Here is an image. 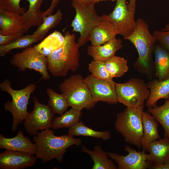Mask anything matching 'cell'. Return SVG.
<instances>
[{"label": "cell", "instance_id": "cell-1", "mask_svg": "<svg viewBox=\"0 0 169 169\" xmlns=\"http://www.w3.org/2000/svg\"><path fill=\"white\" fill-rule=\"evenodd\" d=\"M54 133L53 130L48 129L38 131L33 137L36 146V157L41 159L43 163L54 159L62 163L68 148L74 145L79 146L82 144L80 139L69 134L56 136Z\"/></svg>", "mask_w": 169, "mask_h": 169}, {"label": "cell", "instance_id": "cell-2", "mask_svg": "<svg viewBox=\"0 0 169 169\" xmlns=\"http://www.w3.org/2000/svg\"><path fill=\"white\" fill-rule=\"evenodd\" d=\"M62 44L47 57L48 70L54 77L66 76L68 72L75 71L79 65V47L74 34L66 31Z\"/></svg>", "mask_w": 169, "mask_h": 169}, {"label": "cell", "instance_id": "cell-3", "mask_svg": "<svg viewBox=\"0 0 169 169\" xmlns=\"http://www.w3.org/2000/svg\"><path fill=\"white\" fill-rule=\"evenodd\" d=\"M125 39L129 40L135 46L139 57L134 65L139 70L146 74L151 70L152 55L157 40L150 33L147 23L142 18L136 21L133 33Z\"/></svg>", "mask_w": 169, "mask_h": 169}, {"label": "cell", "instance_id": "cell-4", "mask_svg": "<svg viewBox=\"0 0 169 169\" xmlns=\"http://www.w3.org/2000/svg\"><path fill=\"white\" fill-rule=\"evenodd\" d=\"M144 106L131 108L127 107L117 113L115 126L127 142L141 147L143 136L142 113Z\"/></svg>", "mask_w": 169, "mask_h": 169}, {"label": "cell", "instance_id": "cell-5", "mask_svg": "<svg viewBox=\"0 0 169 169\" xmlns=\"http://www.w3.org/2000/svg\"><path fill=\"white\" fill-rule=\"evenodd\" d=\"M62 94L65 97L69 106L81 111L94 107L96 104L83 76L79 74L65 79L59 85Z\"/></svg>", "mask_w": 169, "mask_h": 169}, {"label": "cell", "instance_id": "cell-6", "mask_svg": "<svg viewBox=\"0 0 169 169\" xmlns=\"http://www.w3.org/2000/svg\"><path fill=\"white\" fill-rule=\"evenodd\" d=\"M0 88L1 90L8 93L12 98L11 101L5 103L4 107L5 110L9 111L13 116L11 130L15 131L28 113L27 105L31 95L36 89V85L29 84L24 88L15 90L11 87L10 79H6L0 83Z\"/></svg>", "mask_w": 169, "mask_h": 169}, {"label": "cell", "instance_id": "cell-7", "mask_svg": "<svg viewBox=\"0 0 169 169\" xmlns=\"http://www.w3.org/2000/svg\"><path fill=\"white\" fill-rule=\"evenodd\" d=\"M71 5L75 9L76 14L71 26L73 32L80 34L77 43L80 47L90 40L91 31L104 18L103 16H100L96 13L95 4H84L72 2Z\"/></svg>", "mask_w": 169, "mask_h": 169}, {"label": "cell", "instance_id": "cell-8", "mask_svg": "<svg viewBox=\"0 0 169 169\" xmlns=\"http://www.w3.org/2000/svg\"><path fill=\"white\" fill-rule=\"evenodd\" d=\"M118 102L127 107L144 106L149 97L150 91L142 79L133 78L124 83L115 84Z\"/></svg>", "mask_w": 169, "mask_h": 169}, {"label": "cell", "instance_id": "cell-9", "mask_svg": "<svg viewBox=\"0 0 169 169\" xmlns=\"http://www.w3.org/2000/svg\"><path fill=\"white\" fill-rule=\"evenodd\" d=\"M10 62L19 71L25 72L26 69H33L42 75L40 79L47 80L50 79L47 57L39 53L33 47L24 49L21 52L15 54Z\"/></svg>", "mask_w": 169, "mask_h": 169}, {"label": "cell", "instance_id": "cell-10", "mask_svg": "<svg viewBox=\"0 0 169 169\" xmlns=\"http://www.w3.org/2000/svg\"><path fill=\"white\" fill-rule=\"evenodd\" d=\"M113 11L108 15L103 14L104 19L110 22L118 34L125 39L134 31L136 25L135 19V11L129 10L126 0H118Z\"/></svg>", "mask_w": 169, "mask_h": 169}, {"label": "cell", "instance_id": "cell-11", "mask_svg": "<svg viewBox=\"0 0 169 169\" xmlns=\"http://www.w3.org/2000/svg\"><path fill=\"white\" fill-rule=\"evenodd\" d=\"M34 108L28 113L23 121V127L27 133L35 136L38 130L51 128L54 114L47 105L40 103L33 95Z\"/></svg>", "mask_w": 169, "mask_h": 169}, {"label": "cell", "instance_id": "cell-12", "mask_svg": "<svg viewBox=\"0 0 169 169\" xmlns=\"http://www.w3.org/2000/svg\"><path fill=\"white\" fill-rule=\"evenodd\" d=\"M84 80L96 103L99 101H102L112 105L118 102L116 83L113 80L98 79L91 74L88 75L84 79Z\"/></svg>", "mask_w": 169, "mask_h": 169}, {"label": "cell", "instance_id": "cell-13", "mask_svg": "<svg viewBox=\"0 0 169 169\" xmlns=\"http://www.w3.org/2000/svg\"><path fill=\"white\" fill-rule=\"evenodd\" d=\"M125 150L128 154L124 156L112 152H107L108 155L117 165L118 169H146L152 165L148 154L142 150L137 151L129 146H125Z\"/></svg>", "mask_w": 169, "mask_h": 169}, {"label": "cell", "instance_id": "cell-14", "mask_svg": "<svg viewBox=\"0 0 169 169\" xmlns=\"http://www.w3.org/2000/svg\"><path fill=\"white\" fill-rule=\"evenodd\" d=\"M36 156L26 153L6 150L0 153V169H23L33 166Z\"/></svg>", "mask_w": 169, "mask_h": 169}, {"label": "cell", "instance_id": "cell-15", "mask_svg": "<svg viewBox=\"0 0 169 169\" xmlns=\"http://www.w3.org/2000/svg\"><path fill=\"white\" fill-rule=\"evenodd\" d=\"M0 148L6 150L18 151L35 155L36 153L35 143L24 136L19 130L14 137L7 138L0 134Z\"/></svg>", "mask_w": 169, "mask_h": 169}, {"label": "cell", "instance_id": "cell-16", "mask_svg": "<svg viewBox=\"0 0 169 169\" xmlns=\"http://www.w3.org/2000/svg\"><path fill=\"white\" fill-rule=\"evenodd\" d=\"M123 47L122 40L115 38L100 46H89L87 49V54L93 60L105 62L115 56L116 52Z\"/></svg>", "mask_w": 169, "mask_h": 169}, {"label": "cell", "instance_id": "cell-17", "mask_svg": "<svg viewBox=\"0 0 169 169\" xmlns=\"http://www.w3.org/2000/svg\"><path fill=\"white\" fill-rule=\"evenodd\" d=\"M21 32L25 33L21 15L0 10V34L6 35Z\"/></svg>", "mask_w": 169, "mask_h": 169}, {"label": "cell", "instance_id": "cell-18", "mask_svg": "<svg viewBox=\"0 0 169 169\" xmlns=\"http://www.w3.org/2000/svg\"><path fill=\"white\" fill-rule=\"evenodd\" d=\"M142 120L143 134L141 147L143 150L148 152L150 144L161 139L158 131V122L149 112L144 111Z\"/></svg>", "mask_w": 169, "mask_h": 169}, {"label": "cell", "instance_id": "cell-19", "mask_svg": "<svg viewBox=\"0 0 169 169\" xmlns=\"http://www.w3.org/2000/svg\"><path fill=\"white\" fill-rule=\"evenodd\" d=\"M117 34L114 25L110 22L104 19L92 30L89 41L92 46H100L115 38Z\"/></svg>", "mask_w": 169, "mask_h": 169}, {"label": "cell", "instance_id": "cell-20", "mask_svg": "<svg viewBox=\"0 0 169 169\" xmlns=\"http://www.w3.org/2000/svg\"><path fill=\"white\" fill-rule=\"evenodd\" d=\"M148 152L153 166L169 162V138L164 137L152 142Z\"/></svg>", "mask_w": 169, "mask_h": 169}, {"label": "cell", "instance_id": "cell-21", "mask_svg": "<svg viewBox=\"0 0 169 169\" xmlns=\"http://www.w3.org/2000/svg\"><path fill=\"white\" fill-rule=\"evenodd\" d=\"M29 3L28 8L21 15L24 26L25 33L32 27L39 26L43 23L44 12L40 7L44 0H25Z\"/></svg>", "mask_w": 169, "mask_h": 169}, {"label": "cell", "instance_id": "cell-22", "mask_svg": "<svg viewBox=\"0 0 169 169\" xmlns=\"http://www.w3.org/2000/svg\"><path fill=\"white\" fill-rule=\"evenodd\" d=\"M154 53L156 77L159 80L169 79V51L159 44L156 43Z\"/></svg>", "mask_w": 169, "mask_h": 169}, {"label": "cell", "instance_id": "cell-23", "mask_svg": "<svg viewBox=\"0 0 169 169\" xmlns=\"http://www.w3.org/2000/svg\"><path fill=\"white\" fill-rule=\"evenodd\" d=\"M82 151L90 156L94 162L92 169H117V166L112 159L109 158L107 152L103 150L99 145H96L93 150H90L84 146Z\"/></svg>", "mask_w": 169, "mask_h": 169}, {"label": "cell", "instance_id": "cell-24", "mask_svg": "<svg viewBox=\"0 0 169 169\" xmlns=\"http://www.w3.org/2000/svg\"><path fill=\"white\" fill-rule=\"evenodd\" d=\"M147 86L150 91L146 102L148 108L156 105V101L160 99L169 98V79L163 80L154 79L149 82Z\"/></svg>", "mask_w": 169, "mask_h": 169}, {"label": "cell", "instance_id": "cell-25", "mask_svg": "<svg viewBox=\"0 0 169 169\" xmlns=\"http://www.w3.org/2000/svg\"><path fill=\"white\" fill-rule=\"evenodd\" d=\"M81 116V111L71 108L62 115L53 119L51 128L53 129L70 128L80 121Z\"/></svg>", "mask_w": 169, "mask_h": 169}, {"label": "cell", "instance_id": "cell-26", "mask_svg": "<svg viewBox=\"0 0 169 169\" xmlns=\"http://www.w3.org/2000/svg\"><path fill=\"white\" fill-rule=\"evenodd\" d=\"M148 111L163 127L164 137L169 138V98L161 106L148 108Z\"/></svg>", "mask_w": 169, "mask_h": 169}, {"label": "cell", "instance_id": "cell-27", "mask_svg": "<svg viewBox=\"0 0 169 169\" xmlns=\"http://www.w3.org/2000/svg\"><path fill=\"white\" fill-rule=\"evenodd\" d=\"M68 134L73 136H84L97 138L103 140H107L111 138V134L109 131H99L93 130L86 126L82 121L69 128Z\"/></svg>", "mask_w": 169, "mask_h": 169}, {"label": "cell", "instance_id": "cell-28", "mask_svg": "<svg viewBox=\"0 0 169 169\" xmlns=\"http://www.w3.org/2000/svg\"><path fill=\"white\" fill-rule=\"evenodd\" d=\"M41 39L33 34L23 35L13 42L8 44L0 45V56L3 57L16 49H25Z\"/></svg>", "mask_w": 169, "mask_h": 169}, {"label": "cell", "instance_id": "cell-29", "mask_svg": "<svg viewBox=\"0 0 169 169\" xmlns=\"http://www.w3.org/2000/svg\"><path fill=\"white\" fill-rule=\"evenodd\" d=\"M46 93L49 98L48 105L52 113L59 115L63 114L69 106L65 97L50 88L46 90Z\"/></svg>", "mask_w": 169, "mask_h": 169}, {"label": "cell", "instance_id": "cell-30", "mask_svg": "<svg viewBox=\"0 0 169 169\" xmlns=\"http://www.w3.org/2000/svg\"><path fill=\"white\" fill-rule=\"evenodd\" d=\"M105 64L108 72L113 78L122 76L129 69L127 60L116 56L105 61Z\"/></svg>", "mask_w": 169, "mask_h": 169}, {"label": "cell", "instance_id": "cell-31", "mask_svg": "<svg viewBox=\"0 0 169 169\" xmlns=\"http://www.w3.org/2000/svg\"><path fill=\"white\" fill-rule=\"evenodd\" d=\"M62 18V14L58 9L54 15L50 14L43 18V23L39 26L33 34L41 39L44 37L49 30L56 26Z\"/></svg>", "mask_w": 169, "mask_h": 169}, {"label": "cell", "instance_id": "cell-32", "mask_svg": "<svg viewBox=\"0 0 169 169\" xmlns=\"http://www.w3.org/2000/svg\"><path fill=\"white\" fill-rule=\"evenodd\" d=\"M88 70L95 78L104 80H113V78L108 72L105 62L93 60L89 64Z\"/></svg>", "mask_w": 169, "mask_h": 169}, {"label": "cell", "instance_id": "cell-33", "mask_svg": "<svg viewBox=\"0 0 169 169\" xmlns=\"http://www.w3.org/2000/svg\"><path fill=\"white\" fill-rule=\"evenodd\" d=\"M21 0H0V10L22 14L26 9L21 7Z\"/></svg>", "mask_w": 169, "mask_h": 169}, {"label": "cell", "instance_id": "cell-34", "mask_svg": "<svg viewBox=\"0 0 169 169\" xmlns=\"http://www.w3.org/2000/svg\"><path fill=\"white\" fill-rule=\"evenodd\" d=\"M156 38L159 44L169 51V24L161 31H155L153 34Z\"/></svg>", "mask_w": 169, "mask_h": 169}, {"label": "cell", "instance_id": "cell-35", "mask_svg": "<svg viewBox=\"0 0 169 169\" xmlns=\"http://www.w3.org/2000/svg\"><path fill=\"white\" fill-rule=\"evenodd\" d=\"M24 34V33L21 32L6 35L0 34V45L11 43L20 38Z\"/></svg>", "mask_w": 169, "mask_h": 169}, {"label": "cell", "instance_id": "cell-36", "mask_svg": "<svg viewBox=\"0 0 169 169\" xmlns=\"http://www.w3.org/2000/svg\"><path fill=\"white\" fill-rule=\"evenodd\" d=\"M60 0H52L51 4L49 8L45 11L43 14V17L51 14L54 9L56 7L58 3Z\"/></svg>", "mask_w": 169, "mask_h": 169}, {"label": "cell", "instance_id": "cell-37", "mask_svg": "<svg viewBox=\"0 0 169 169\" xmlns=\"http://www.w3.org/2000/svg\"><path fill=\"white\" fill-rule=\"evenodd\" d=\"M74 2L84 4H95L100 2V0H72Z\"/></svg>", "mask_w": 169, "mask_h": 169}, {"label": "cell", "instance_id": "cell-38", "mask_svg": "<svg viewBox=\"0 0 169 169\" xmlns=\"http://www.w3.org/2000/svg\"><path fill=\"white\" fill-rule=\"evenodd\" d=\"M153 168L154 169H169V162L161 165L154 166Z\"/></svg>", "mask_w": 169, "mask_h": 169}, {"label": "cell", "instance_id": "cell-39", "mask_svg": "<svg viewBox=\"0 0 169 169\" xmlns=\"http://www.w3.org/2000/svg\"><path fill=\"white\" fill-rule=\"evenodd\" d=\"M136 1V0H129V3L128 4L129 10L135 11Z\"/></svg>", "mask_w": 169, "mask_h": 169}, {"label": "cell", "instance_id": "cell-40", "mask_svg": "<svg viewBox=\"0 0 169 169\" xmlns=\"http://www.w3.org/2000/svg\"><path fill=\"white\" fill-rule=\"evenodd\" d=\"M108 0L111 1H117L118 0H100V1H108Z\"/></svg>", "mask_w": 169, "mask_h": 169}]
</instances>
